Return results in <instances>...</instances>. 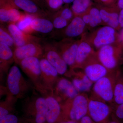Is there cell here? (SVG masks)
<instances>
[{
  "label": "cell",
  "instance_id": "26",
  "mask_svg": "<svg viewBox=\"0 0 123 123\" xmlns=\"http://www.w3.org/2000/svg\"><path fill=\"white\" fill-rule=\"evenodd\" d=\"M93 6L92 0H75L71 8L74 16H81L88 12Z\"/></svg>",
  "mask_w": 123,
  "mask_h": 123
},
{
  "label": "cell",
  "instance_id": "38",
  "mask_svg": "<svg viewBox=\"0 0 123 123\" xmlns=\"http://www.w3.org/2000/svg\"><path fill=\"white\" fill-rule=\"evenodd\" d=\"M80 17L86 25H89L90 21V16L88 12H87L84 13V14H82Z\"/></svg>",
  "mask_w": 123,
  "mask_h": 123
},
{
  "label": "cell",
  "instance_id": "12",
  "mask_svg": "<svg viewBox=\"0 0 123 123\" xmlns=\"http://www.w3.org/2000/svg\"><path fill=\"white\" fill-rule=\"evenodd\" d=\"M43 47V57L57 70L59 75H66L68 65L54 43H47Z\"/></svg>",
  "mask_w": 123,
  "mask_h": 123
},
{
  "label": "cell",
  "instance_id": "8",
  "mask_svg": "<svg viewBox=\"0 0 123 123\" xmlns=\"http://www.w3.org/2000/svg\"><path fill=\"white\" fill-rule=\"evenodd\" d=\"M37 91L45 98L47 106L46 123L61 122L62 116L61 105L54 97L52 90L43 87Z\"/></svg>",
  "mask_w": 123,
  "mask_h": 123
},
{
  "label": "cell",
  "instance_id": "17",
  "mask_svg": "<svg viewBox=\"0 0 123 123\" xmlns=\"http://www.w3.org/2000/svg\"><path fill=\"white\" fill-rule=\"evenodd\" d=\"M66 75L71 78V81L79 93H85L92 89L94 83L89 79L82 69H70Z\"/></svg>",
  "mask_w": 123,
  "mask_h": 123
},
{
  "label": "cell",
  "instance_id": "16",
  "mask_svg": "<svg viewBox=\"0 0 123 123\" xmlns=\"http://www.w3.org/2000/svg\"><path fill=\"white\" fill-rule=\"evenodd\" d=\"M41 67L42 85L49 89L53 90V87L59 78L55 68L44 57L40 60Z\"/></svg>",
  "mask_w": 123,
  "mask_h": 123
},
{
  "label": "cell",
  "instance_id": "4",
  "mask_svg": "<svg viewBox=\"0 0 123 123\" xmlns=\"http://www.w3.org/2000/svg\"><path fill=\"white\" fill-rule=\"evenodd\" d=\"M6 83V88L7 93L18 99L24 98L32 88L31 84L23 76L20 69L16 65L10 68L7 74Z\"/></svg>",
  "mask_w": 123,
  "mask_h": 123
},
{
  "label": "cell",
  "instance_id": "24",
  "mask_svg": "<svg viewBox=\"0 0 123 123\" xmlns=\"http://www.w3.org/2000/svg\"><path fill=\"white\" fill-rule=\"evenodd\" d=\"M123 103V72L119 69L116 80L112 107Z\"/></svg>",
  "mask_w": 123,
  "mask_h": 123
},
{
  "label": "cell",
  "instance_id": "11",
  "mask_svg": "<svg viewBox=\"0 0 123 123\" xmlns=\"http://www.w3.org/2000/svg\"><path fill=\"white\" fill-rule=\"evenodd\" d=\"M80 39L64 38L59 42L54 43L56 47L70 69L75 64L77 50Z\"/></svg>",
  "mask_w": 123,
  "mask_h": 123
},
{
  "label": "cell",
  "instance_id": "5",
  "mask_svg": "<svg viewBox=\"0 0 123 123\" xmlns=\"http://www.w3.org/2000/svg\"><path fill=\"white\" fill-rule=\"evenodd\" d=\"M119 70L110 73L94 82L91 89L93 94L91 97L113 105L114 89Z\"/></svg>",
  "mask_w": 123,
  "mask_h": 123
},
{
  "label": "cell",
  "instance_id": "39",
  "mask_svg": "<svg viewBox=\"0 0 123 123\" xmlns=\"http://www.w3.org/2000/svg\"><path fill=\"white\" fill-rule=\"evenodd\" d=\"M79 122V123H97L93 121L88 115L83 117Z\"/></svg>",
  "mask_w": 123,
  "mask_h": 123
},
{
  "label": "cell",
  "instance_id": "23",
  "mask_svg": "<svg viewBox=\"0 0 123 123\" xmlns=\"http://www.w3.org/2000/svg\"><path fill=\"white\" fill-rule=\"evenodd\" d=\"M54 26L52 21L45 18L36 17L31 21V28L32 33L48 34L53 31Z\"/></svg>",
  "mask_w": 123,
  "mask_h": 123
},
{
  "label": "cell",
  "instance_id": "13",
  "mask_svg": "<svg viewBox=\"0 0 123 123\" xmlns=\"http://www.w3.org/2000/svg\"><path fill=\"white\" fill-rule=\"evenodd\" d=\"M14 62L18 64L22 60L30 57H36L39 59L43 57V46L39 42H33L14 49Z\"/></svg>",
  "mask_w": 123,
  "mask_h": 123
},
{
  "label": "cell",
  "instance_id": "10",
  "mask_svg": "<svg viewBox=\"0 0 123 123\" xmlns=\"http://www.w3.org/2000/svg\"><path fill=\"white\" fill-rule=\"evenodd\" d=\"M53 93L57 101L62 104L67 100L72 99L79 93L72 82L65 78H59L53 89Z\"/></svg>",
  "mask_w": 123,
  "mask_h": 123
},
{
  "label": "cell",
  "instance_id": "29",
  "mask_svg": "<svg viewBox=\"0 0 123 123\" xmlns=\"http://www.w3.org/2000/svg\"><path fill=\"white\" fill-rule=\"evenodd\" d=\"M0 43L7 44L11 48H15L14 40L8 29L1 24L0 26Z\"/></svg>",
  "mask_w": 123,
  "mask_h": 123
},
{
  "label": "cell",
  "instance_id": "45",
  "mask_svg": "<svg viewBox=\"0 0 123 123\" xmlns=\"http://www.w3.org/2000/svg\"><path fill=\"white\" fill-rule=\"evenodd\" d=\"M59 123H79V122L73 121H62Z\"/></svg>",
  "mask_w": 123,
  "mask_h": 123
},
{
  "label": "cell",
  "instance_id": "1",
  "mask_svg": "<svg viewBox=\"0 0 123 123\" xmlns=\"http://www.w3.org/2000/svg\"><path fill=\"white\" fill-rule=\"evenodd\" d=\"M23 104V118L26 123H46L48 108L43 96L34 94L26 99Z\"/></svg>",
  "mask_w": 123,
  "mask_h": 123
},
{
  "label": "cell",
  "instance_id": "28",
  "mask_svg": "<svg viewBox=\"0 0 123 123\" xmlns=\"http://www.w3.org/2000/svg\"><path fill=\"white\" fill-rule=\"evenodd\" d=\"M90 16V21L89 26L91 28H95L102 24L100 11L97 6H92L88 11Z\"/></svg>",
  "mask_w": 123,
  "mask_h": 123
},
{
  "label": "cell",
  "instance_id": "6",
  "mask_svg": "<svg viewBox=\"0 0 123 123\" xmlns=\"http://www.w3.org/2000/svg\"><path fill=\"white\" fill-rule=\"evenodd\" d=\"M117 31L106 25L97 29L87 38L86 37L93 47L98 50L104 46L117 44Z\"/></svg>",
  "mask_w": 123,
  "mask_h": 123
},
{
  "label": "cell",
  "instance_id": "27",
  "mask_svg": "<svg viewBox=\"0 0 123 123\" xmlns=\"http://www.w3.org/2000/svg\"><path fill=\"white\" fill-rule=\"evenodd\" d=\"M35 16L25 13L23 14L21 19L17 23V25L23 31L31 34L32 31L31 28V21Z\"/></svg>",
  "mask_w": 123,
  "mask_h": 123
},
{
  "label": "cell",
  "instance_id": "44",
  "mask_svg": "<svg viewBox=\"0 0 123 123\" xmlns=\"http://www.w3.org/2000/svg\"><path fill=\"white\" fill-rule=\"evenodd\" d=\"M75 0H63L64 3L67 4H70V3H73Z\"/></svg>",
  "mask_w": 123,
  "mask_h": 123
},
{
  "label": "cell",
  "instance_id": "35",
  "mask_svg": "<svg viewBox=\"0 0 123 123\" xmlns=\"http://www.w3.org/2000/svg\"><path fill=\"white\" fill-rule=\"evenodd\" d=\"M112 108V114L117 118L123 123V103Z\"/></svg>",
  "mask_w": 123,
  "mask_h": 123
},
{
  "label": "cell",
  "instance_id": "9",
  "mask_svg": "<svg viewBox=\"0 0 123 123\" xmlns=\"http://www.w3.org/2000/svg\"><path fill=\"white\" fill-rule=\"evenodd\" d=\"M23 72L31 80L36 89L43 86L41 82V70L39 59L30 57L22 60L18 64Z\"/></svg>",
  "mask_w": 123,
  "mask_h": 123
},
{
  "label": "cell",
  "instance_id": "7",
  "mask_svg": "<svg viewBox=\"0 0 123 123\" xmlns=\"http://www.w3.org/2000/svg\"><path fill=\"white\" fill-rule=\"evenodd\" d=\"M113 108L107 103L91 97L89 98L88 115L97 123H108L110 121Z\"/></svg>",
  "mask_w": 123,
  "mask_h": 123
},
{
  "label": "cell",
  "instance_id": "42",
  "mask_svg": "<svg viewBox=\"0 0 123 123\" xmlns=\"http://www.w3.org/2000/svg\"><path fill=\"white\" fill-rule=\"evenodd\" d=\"M119 21L121 28H123V9L120 11L119 13Z\"/></svg>",
  "mask_w": 123,
  "mask_h": 123
},
{
  "label": "cell",
  "instance_id": "25",
  "mask_svg": "<svg viewBox=\"0 0 123 123\" xmlns=\"http://www.w3.org/2000/svg\"><path fill=\"white\" fill-rule=\"evenodd\" d=\"M18 99L10 94H6L5 99L0 103V118L10 114H13Z\"/></svg>",
  "mask_w": 123,
  "mask_h": 123
},
{
  "label": "cell",
  "instance_id": "14",
  "mask_svg": "<svg viewBox=\"0 0 123 123\" xmlns=\"http://www.w3.org/2000/svg\"><path fill=\"white\" fill-rule=\"evenodd\" d=\"M96 51L90 42L83 35L77 50L74 66L70 69H81L85 64L94 56Z\"/></svg>",
  "mask_w": 123,
  "mask_h": 123
},
{
  "label": "cell",
  "instance_id": "22",
  "mask_svg": "<svg viewBox=\"0 0 123 123\" xmlns=\"http://www.w3.org/2000/svg\"><path fill=\"white\" fill-rule=\"evenodd\" d=\"M14 62L13 51L7 44L0 43V76L8 74L10 65Z\"/></svg>",
  "mask_w": 123,
  "mask_h": 123
},
{
  "label": "cell",
  "instance_id": "36",
  "mask_svg": "<svg viewBox=\"0 0 123 123\" xmlns=\"http://www.w3.org/2000/svg\"><path fill=\"white\" fill-rule=\"evenodd\" d=\"M98 5L102 6H112L115 5L117 0H94Z\"/></svg>",
  "mask_w": 123,
  "mask_h": 123
},
{
  "label": "cell",
  "instance_id": "34",
  "mask_svg": "<svg viewBox=\"0 0 123 123\" xmlns=\"http://www.w3.org/2000/svg\"><path fill=\"white\" fill-rule=\"evenodd\" d=\"M0 123H26L23 119L19 118L13 114H10L0 118Z\"/></svg>",
  "mask_w": 123,
  "mask_h": 123
},
{
  "label": "cell",
  "instance_id": "31",
  "mask_svg": "<svg viewBox=\"0 0 123 123\" xmlns=\"http://www.w3.org/2000/svg\"><path fill=\"white\" fill-rule=\"evenodd\" d=\"M46 9L50 12H56L62 7L63 0H44Z\"/></svg>",
  "mask_w": 123,
  "mask_h": 123
},
{
  "label": "cell",
  "instance_id": "41",
  "mask_svg": "<svg viewBox=\"0 0 123 123\" xmlns=\"http://www.w3.org/2000/svg\"><path fill=\"white\" fill-rule=\"evenodd\" d=\"M108 123H123L121 121H120L113 114L111 115V119L110 121Z\"/></svg>",
  "mask_w": 123,
  "mask_h": 123
},
{
  "label": "cell",
  "instance_id": "43",
  "mask_svg": "<svg viewBox=\"0 0 123 123\" xmlns=\"http://www.w3.org/2000/svg\"><path fill=\"white\" fill-rule=\"evenodd\" d=\"M115 5L120 10L123 9V0H117Z\"/></svg>",
  "mask_w": 123,
  "mask_h": 123
},
{
  "label": "cell",
  "instance_id": "20",
  "mask_svg": "<svg viewBox=\"0 0 123 123\" xmlns=\"http://www.w3.org/2000/svg\"><path fill=\"white\" fill-rule=\"evenodd\" d=\"M7 29L13 38L15 47H20L33 42H39L41 38L37 36L27 34L21 30L15 23H9Z\"/></svg>",
  "mask_w": 123,
  "mask_h": 123
},
{
  "label": "cell",
  "instance_id": "37",
  "mask_svg": "<svg viewBox=\"0 0 123 123\" xmlns=\"http://www.w3.org/2000/svg\"><path fill=\"white\" fill-rule=\"evenodd\" d=\"M117 44L122 47L123 46V28H121L118 32L117 38Z\"/></svg>",
  "mask_w": 123,
  "mask_h": 123
},
{
  "label": "cell",
  "instance_id": "18",
  "mask_svg": "<svg viewBox=\"0 0 123 123\" xmlns=\"http://www.w3.org/2000/svg\"><path fill=\"white\" fill-rule=\"evenodd\" d=\"M100 11L103 23L119 31L120 29L119 21L120 10L116 5L112 6H102L97 5Z\"/></svg>",
  "mask_w": 123,
  "mask_h": 123
},
{
  "label": "cell",
  "instance_id": "15",
  "mask_svg": "<svg viewBox=\"0 0 123 123\" xmlns=\"http://www.w3.org/2000/svg\"><path fill=\"white\" fill-rule=\"evenodd\" d=\"M81 69L94 83L111 73L98 60L96 53L85 64Z\"/></svg>",
  "mask_w": 123,
  "mask_h": 123
},
{
  "label": "cell",
  "instance_id": "33",
  "mask_svg": "<svg viewBox=\"0 0 123 123\" xmlns=\"http://www.w3.org/2000/svg\"><path fill=\"white\" fill-rule=\"evenodd\" d=\"M56 12L69 22L75 17L72 9L68 6L62 8Z\"/></svg>",
  "mask_w": 123,
  "mask_h": 123
},
{
  "label": "cell",
  "instance_id": "32",
  "mask_svg": "<svg viewBox=\"0 0 123 123\" xmlns=\"http://www.w3.org/2000/svg\"><path fill=\"white\" fill-rule=\"evenodd\" d=\"M53 16L52 22L55 29L58 30L63 29L69 23L68 21L59 15L57 12L55 13Z\"/></svg>",
  "mask_w": 123,
  "mask_h": 123
},
{
  "label": "cell",
  "instance_id": "19",
  "mask_svg": "<svg viewBox=\"0 0 123 123\" xmlns=\"http://www.w3.org/2000/svg\"><path fill=\"white\" fill-rule=\"evenodd\" d=\"M11 5L25 13L39 17L45 18L48 12L40 8L32 0H7Z\"/></svg>",
  "mask_w": 123,
  "mask_h": 123
},
{
  "label": "cell",
  "instance_id": "3",
  "mask_svg": "<svg viewBox=\"0 0 123 123\" xmlns=\"http://www.w3.org/2000/svg\"><path fill=\"white\" fill-rule=\"evenodd\" d=\"M96 56L110 72H116L123 61V47L118 44L103 46L96 51Z\"/></svg>",
  "mask_w": 123,
  "mask_h": 123
},
{
  "label": "cell",
  "instance_id": "46",
  "mask_svg": "<svg viewBox=\"0 0 123 123\" xmlns=\"http://www.w3.org/2000/svg\"></svg>",
  "mask_w": 123,
  "mask_h": 123
},
{
  "label": "cell",
  "instance_id": "2",
  "mask_svg": "<svg viewBox=\"0 0 123 123\" xmlns=\"http://www.w3.org/2000/svg\"><path fill=\"white\" fill-rule=\"evenodd\" d=\"M89 100L87 95L85 93H80L72 99L61 104L62 110L61 122H79L83 117L88 115Z\"/></svg>",
  "mask_w": 123,
  "mask_h": 123
},
{
  "label": "cell",
  "instance_id": "21",
  "mask_svg": "<svg viewBox=\"0 0 123 123\" xmlns=\"http://www.w3.org/2000/svg\"><path fill=\"white\" fill-rule=\"evenodd\" d=\"M86 26L80 16H75L63 31L65 38L74 39L83 35Z\"/></svg>",
  "mask_w": 123,
  "mask_h": 123
},
{
  "label": "cell",
  "instance_id": "30",
  "mask_svg": "<svg viewBox=\"0 0 123 123\" xmlns=\"http://www.w3.org/2000/svg\"><path fill=\"white\" fill-rule=\"evenodd\" d=\"M7 1L8 6L7 13L9 23H17L21 19L24 13L20 12L18 10L19 9L13 6L7 0Z\"/></svg>",
  "mask_w": 123,
  "mask_h": 123
},
{
  "label": "cell",
  "instance_id": "40",
  "mask_svg": "<svg viewBox=\"0 0 123 123\" xmlns=\"http://www.w3.org/2000/svg\"><path fill=\"white\" fill-rule=\"evenodd\" d=\"M32 0L35 2L42 9L47 12V11L46 10L47 9H46L44 0Z\"/></svg>",
  "mask_w": 123,
  "mask_h": 123
}]
</instances>
